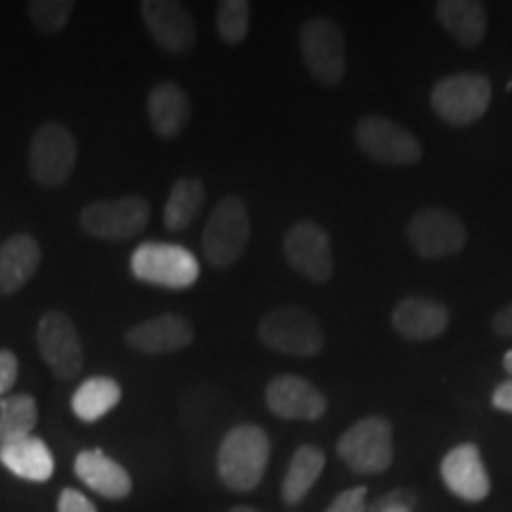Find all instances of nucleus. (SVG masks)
Segmentation results:
<instances>
[{
  "instance_id": "nucleus-1",
  "label": "nucleus",
  "mask_w": 512,
  "mask_h": 512,
  "mask_svg": "<svg viewBox=\"0 0 512 512\" xmlns=\"http://www.w3.org/2000/svg\"><path fill=\"white\" fill-rule=\"evenodd\" d=\"M268 458H271V439L266 430L245 422V425H235L221 439L216 470L226 489L235 494H249L264 479Z\"/></svg>"
},
{
  "instance_id": "nucleus-37",
  "label": "nucleus",
  "mask_w": 512,
  "mask_h": 512,
  "mask_svg": "<svg viewBox=\"0 0 512 512\" xmlns=\"http://www.w3.org/2000/svg\"><path fill=\"white\" fill-rule=\"evenodd\" d=\"M228 512H259V510L249 508V505H235V508H230Z\"/></svg>"
},
{
  "instance_id": "nucleus-9",
  "label": "nucleus",
  "mask_w": 512,
  "mask_h": 512,
  "mask_svg": "<svg viewBox=\"0 0 512 512\" xmlns=\"http://www.w3.org/2000/svg\"><path fill=\"white\" fill-rule=\"evenodd\" d=\"M79 221L81 228L98 240H131L143 233L150 221V202L140 195L91 202L83 207Z\"/></svg>"
},
{
  "instance_id": "nucleus-36",
  "label": "nucleus",
  "mask_w": 512,
  "mask_h": 512,
  "mask_svg": "<svg viewBox=\"0 0 512 512\" xmlns=\"http://www.w3.org/2000/svg\"><path fill=\"white\" fill-rule=\"evenodd\" d=\"M503 368H505V373H508L510 380H512V349L503 356Z\"/></svg>"
},
{
  "instance_id": "nucleus-24",
  "label": "nucleus",
  "mask_w": 512,
  "mask_h": 512,
  "mask_svg": "<svg viewBox=\"0 0 512 512\" xmlns=\"http://www.w3.org/2000/svg\"><path fill=\"white\" fill-rule=\"evenodd\" d=\"M325 470V453L318 446L304 444L294 451L287 467V475L280 486V496L287 505H299L309 496V491L316 486V482Z\"/></svg>"
},
{
  "instance_id": "nucleus-12",
  "label": "nucleus",
  "mask_w": 512,
  "mask_h": 512,
  "mask_svg": "<svg viewBox=\"0 0 512 512\" xmlns=\"http://www.w3.org/2000/svg\"><path fill=\"white\" fill-rule=\"evenodd\" d=\"M356 143L370 159L382 164L411 166L422 159L420 140L408 128L377 114L358 121Z\"/></svg>"
},
{
  "instance_id": "nucleus-10",
  "label": "nucleus",
  "mask_w": 512,
  "mask_h": 512,
  "mask_svg": "<svg viewBox=\"0 0 512 512\" xmlns=\"http://www.w3.org/2000/svg\"><path fill=\"white\" fill-rule=\"evenodd\" d=\"M406 238L422 259H446L463 252L467 245V230L453 211L427 207L411 216L406 226Z\"/></svg>"
},
{
  "instance_id": "nucleus-11",
  "label": "nucleus",
  "mask_w": 512,
  "mask_h": 512,
  "mask_svg": "<svg viewBox=\"0 0 512 512\" xmlns=\"http://www.w3.org/2000/svg\"><path fill=\"white\" fill-rule=\"evenodd\" d=\"M36 344L57 380L69 382L83 370L81 337L64 311L43 313L36 328Z\"/></svg>"
},
{
  "instance_id": "nucleus-33",
  "label": "nucleus",
  "mask_w": 512,
  "mask_h": 512,
  "mask_svg": "<svg viewBox=\"0 0 512 512\" xmlns=\"http://www.w3.org/2000/svg\"><path fill=\"white\" fill-rule=\"evenodd\" d=\"M57 512H98V508L81 491L64 489L60 501H57Z\"/></svg>"
},
{
  "instance_id": "nucleus-26",
  "label": "nucleus",
  "mask_w": 512,
  "mask_h": 512,
  "mask_svg": "<svg viewBox=\"0 0 512 512\" xmlns=\"http://www.w3.org/2000/svg\"><path fill=\"white\" fill-rule=\"evenodd\" d=\"M121 401V384L112 377H88L72 396V411L81 422H98Z\"/></svg>"
},
{
  "instance_id": "nucleus-16",
  "label": "nucleus",
  "mask_w": 512,
  "mask_h": 512,
  "mask_svg": "<svg viewBox=\"0 0 512 512\" xmlns=\"http://www.w3.org/2000/svg\"><path fill=\"white\" fill-rule=\"evenodd\" d=\"M441 479L465 503H482L491 494V479L477 444L453 446L441 460Z\"/></svg>"
},
{
  "instance_id": "nucleus-14",
  "label": "nucleus",
  "mask_w": 512,
  "mask_h": 512,
  "mask_svg": "<svg viewBox=\"0 0 512 512\" xmlns=\"http://www.w3.org/2000/svg\"><path fill=\"white\" fill-rule=\"evenodd\" d=\"M140 15L155 43L164 53L183 55L195 46L197 27L185 5L176 0H143Z\"/></svg>"
},
{
  "instance_id": "nucleus-7",
  "label": "nucleus",
  "mask_w": 512,
  "mask_h": 512,
  "mask_svg": "<svg viewBox=\"0 0 512 512\" xmlns=\"http://www.w3.org/2000/svg\"><path fill=\"white\" fill-rule=\"evenodd\" d=\"M489 76L479 72H460L437 81L432 88V107L446 124L470 126L479 121L491 105Z\"/></svg>"
},
{
  "instance_id": "nucleus-28",
  "label": "nucleus",
  "mask_w": 512,
  "mask_h": 512,
  "mask_svg": "<svg viewBox=\"0 0 512 512\" xmlns=\"http://www.w3.org/2000/svg\"><path fill=\"white\" fill-rule=\"evenodd\" d=\"M27 12L36 31L46 36H55L67 27L69 17L74 12V3L72 0H31Z\"/></svg>"
},
{
  "instance_id": "nucleus-31",
  "label": "nucleus",
  "mask_w": 512,
  "mask_h": 512,
  "mask_svg": "<svg viewBox=\"0 0 512 512\" xmlns=\"http://www.w3.org/2000/svg\"><path fill=\"white\" fill-rule=\"evenodd\" d=\"M368 486H354L332 498L325 512H368Z\"/></svg>"
},
{
  "instance_id": "nucleus-8",
  "label": "nucleus",
  "mask_w": 512,
  "mask_h": 512,
  "mask_svg": "<svg viewBox=\"0 0 512 512\" xmlns=\"http://www.w3.org/2000/svg\"><path fill=\"white\" fill-rule=\"evenodd\" d=\"M299 46L306 69L320 86H337L347 72L344 34L332 19L313 17L299 31Z\"/></svg>"
},
{
  "instance_id": "nucleus-15",
  "label": "nucleus",
  "mask_w": 512,
  "mask_h": 512,
  "mask_svg": "<svg viewBox=\"0 0 512 512\" xmlns=\"http://www.w3.org/2000/svg\"><path fill=\"white\" fill-rule=\"evenodd\" d=\"M266 406L280 420H320L328 413V399L316 384L297 375H278L266 387Z\"/></svg>"
},
{
  "instance_id": "nucleus-34",
  "label": "nucleus",
  "mask_w": 512,
  "mask_h": 512,
  "mask_svg": "<svg viewBox=\"0 0 512 512\" xmlns=\"http://www.w3.org/2000/svg\"><path fill=\"white\" fill-rule=\"evenodd\" d=\"M491 403L503 413H512V380L501 382L491 394Z\"/></svg>"
},
{
  "instance_id": "nucleus-4",
  "label": "nucleus",
  "mask_w": 512,
  "mask_h": 512,
  "mask_svg": "<svg viewBox=\"0 0 512 512\" xmlns=\"http://www.w3.org/2000/svg\"><path fill=\"white\" fill-rule=\"evenodd\" d=\"M131 273L140 283L166 290H188L200 278V261L181 245L143 242L131 256Z\"/></svg>"
},
{
  "instance_id": "nucleus-17",
  "label": "nucleus",
  "mask_w": 512,
  "mask_h": 512,
  "mask_svg": "<svg viewBox=\"0 0 512 512\" xmlns=\"http://www.w3.org/2000/svg\"><path fill=\"white\" fill-rule=\"evenodd\" d=\"M195 339V328L188 318L178 313H162V316L143 320L124 332V342L140 354H176L188 349Z\"/></svg>"
},
{
  "instance_id": "nucleus-32",
  "label": "nucleus",
  "mask_w": 512,
  "mask_h": 512,
  "mask_svg": "<svg viewBox=\"0 0 512 512\" xmlns=\"http://www.w3.org/2000/svg\"><path fill=\"white\" fill-rule=\"evenodd\" d=\"M19 377L17 356L10 349H0V396H5L15 387Z\"/></svg>"
},
{
  "instance_id": "nucleus-19",
  "label": "nucleus",
  "mask_w": 512,
  "mask_h": 512,
  "mask_svg": "<svg viewBox=\"0 0 512 512\" xmlns=\"http://www.w3.org/2000/svg\"><path fill=\"white\" fill-rule=\"evenodd\" d=\"M74 470L76 477L102 498L124 501V498L131 496L133 479L126 472V467L119 465L117 460H112L105 451H100V448L81 451L74 460Z\"/></svg>"
},
{
  "instance_id": "nucleus-5",
  "label": "nucleus",
  "mask_w": 512,
  "mask_h": 512,
  "mask_svg": "<svg viewBox=\"0 0 512 512\" xmlns=\"http://www.w3.org/2000/svg\"><path fill=\"white\" fill-rule=\"evenodd\" d=\"M79 145L67 126L48 121L31 136L29 176L41 188H60L74 174Z\"/></svg>"
},
{
  "instance_id": "nucleus-21",
  "label": "nucleus",
  "mask_w": 512,
  "mask_h": 512,
  "mask_svg": "<svg viewBox=\"0 0 512 512\" xmlns=\"http://www.w3.org/2000/svg\"><path fill=\"white\" fill-rule=\"evenodd\" d=\"M147 114L159 138L181 136L190 121V98L176 81H162L147 95Z\"/></svg>"
},
{
  "instance_id": "nucleus-35",
  "label": "nucleus",
  "mask_w": 512,
  "mask_h": 512,
  "mask_svg": "<svg viewBox=\"0 0 512 512\" xmlns=\"http://www.w3.org/2000/svg\"><path fill=\"white\" fill-rule=\"evenodd\" d=\"M491 328L498 337H512V302L496 313L491 320Z\"/></svg>"
},
{
  "instance_id": "nucleus-29",
  "label": "nucleus",
  "mask_w": 512,
  "mask_h": 512,
  "mask_svg": "<svg viewBox=\"0 0 512 512\" xmlns=\"http://www.w3.org/2000/svg\"><path fill=\"white\" fill-rule=\"evenodd\" d=\"M216 29L221 41L238 46L249 34V3L247 0H223L216 10Z\"/></svg>"
},
{
  "instance_id": "nucleus-27",
  "label": "nucleus",
  "mask_w": 512,
  "mask_h": 512,
  "mask_svg": "<svg viewBox=\"0 0 512 512\" xmlns=\"http://www.w3.org/2000/svg\"><path fill=\"white\" fill-rule=\"evenodd\" d=\"M38 422L36 399L29 394H12L0 399V446L34 437Z\"/></svg>"
},
{
  "instance_id": "nucleus-13",
  "label": "nucleus",
  "mask_w": 512,
  "mask_h": 512,
  "mask_svg": "<svg viewBox=\"0 0 512 512\" xmlns=\"http://www.w3.org/2000/svg\"><path fill=\"white\" fill-rule=\"evenodd\" d=\"M285 259L294 271L313 283H328L335 273V256H332L330 235L318 223L299 221L287 230Z\"/></svg>"
},
{
  "instance_id": "nucleus-22",
  "label": "nucleus",
  "mask_w": 512,
  "mask_h": 512,
  "mask_svg": "<svg viewBox=\"0 0 512 512\" xmlns=\"http://www.w3.org/2000/svg\"><path fill=\"white\" fill-rule=\"evenodd\" d=\"M437 19L446 34L465 48H477L489 29L486 8L475 0H441L437 3Z\"/></svg>"
},
{
  "instance_id": "nucleus-3",
  "label": "nucleus",
  "mask_w": 512,
  "mask_h": 512,
  "mask_svg": "<svg viewBox=\"0 0 512 512\" xmlns=\"http://www.w3.org/2000/svg\"><path fill=\"white\" fill-rule=\"evenodd\" d=\"M259 339L287 356L313 358L325 347V335L313 313L299 306H280L259 320Z\"/></svg>"
},
{
  "instance_id": "nucleus-18",
  "label": "nucleus",
  "mask_w": 512,
  "mask_h": 512,
  "mask_svg": "<svg viewBox=\"0 0 512 512\" xmlns=\"http://www.w3.org/2000/svg\"><path fill=\"white\" fill-rule=\"evenodd\" d=\"M451 323V313L437 299L406 297L394 306L392 325L408 342H430L446 332Z\"/></svg>"
},
{
  "instance_id": "nucleus-6",
  "label": "nucleus",
  "mask_w": 512,
  "mask_h": 512,
  "mask_svg": "<svg viewBox=\"0 0 512 512\" xmlns=\"http://www.w3.org/2000/svg\"><path fill=\"white\" fill-rule=\"evenodd\" d=\"M249 235H252V226H249L247 204L240 197L230 195L216 204L204 226V256L216 268L233 266L245 254Z\"/></svg>"
},
{
  "instance_id": "nucleus-25",
  "label": "nucleus",
  "mask_w": 512,
  "mask_h": 512,
  "mask_svg": "<svg viewBox=\"0 0 512 512\" xmlns=\"http://www.w3.org/2000/svg\"><path fill=\"white\" fill-rule=\"evenodd\" d=\"M204 197H207V190L200 178H178L164 204V226L171 233H183L185 228H190L200 216Z\"/></svg>"
},
{
  "instance_id": "nucleus-30",
  "label": "nucleus",
  "mask_w": 512,
  "mask_h": 512,
  "mask_svg": "<svg viewBox=\"0 0 512 512\" xmlns=\"http://www.w3.org/2000/svg\"><path fill=\"white\" fill-rule=\"evenodd\" d=\"M415 503H418V498H415L411 489H394L382 498H377L368 512H413Z\"/></svg>"
},
{
  "instance_id": "nucleus-23",
  "label": "nucleus",
  "mask_w": 512,
  "mask_h": 512,
  "mask_svg": "<svg viewBox=\"0 0 512 512\" xmlns=\"http://www.w3.org/2000/svg\"><path fill=\"white\" fill-rule=\"evenodd\" d=\"M0 463L24 482H48L55 472V458L41 437H29L0 446Z\"/></svg>"
},
{
  "instance_id": "nucleus-2",
  "label": "nucleus",
  "mask_w": 512,
  "mask_h": 512,
  "mask_svg": "<svg viewBox=\"0 0 512 512\" xmlns=\"http://www.w3.org/2000/svg\"><path fill=\"white\" fill-rule=\"evenodd\" d=\"M337 456L356 475H382L394 463V427L382 415H368L337 441Z\"/></svg>"
},
{
  "instance_id": "nucleus-20",
  "label": "nucleus",
  "mask_w": 512,
  "mask_h": 512,
  "mask_svg": "<svg viewBox=\"0 0 512 512\" xmlns=\"http://www.w3.org/2000/svg\"><path fill=\"white\" fill-rule=\"evenodd\" d=\"M41 266V245L34 235L17 233L0 245V294H17Z\"/></svg>"
}]
</instances>
